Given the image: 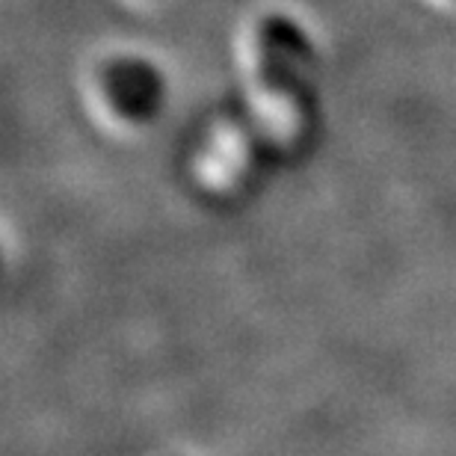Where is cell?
I'll return each instance as SVG.
<instances>
[{
    "instance_id": "1",
    "label": "cell",
    "mask_w": 456,
    "mask_h": 456,
    "mask_svg": "<svg viewBox=\"0 0 456 456\" xmlns=\"http://www.w3.org/2000/svg\"><path fill=\"white\" fill-rule=\"evenodd\" d=\"M93 95L98 107L118 125H154L169 107V75L151 53L113 51L93 71Z\"/></svg>"
},
{
    "instance_id": "2",
    "label": "cell",
    "mask_w": 456,
    "mask_h": 456,
    "mask_svg": "<svg viewBox=\"0 0 456 456\" xmlns=\"http://www.w3.org/2000/svg\"><path fill=\"white\" fill-rule=\"evenodd\" d=\"M125 4H131V6H142V9H149V6H163V4H169V0H125Z\"/></svg>"
},
{
    "instance_id": "3",
    "label": "cell",
    "mask_w": 456,
    "mask_h": 456,
    "mask_svg": "<svg viewBox=\"0 0 456 456\" xmlns=\"http://www.w3.org/2000/svg\"><path fill=\"white\" fill-rule=\"evenodd\" d=\"M427 4L439 6V9H448V12H456V0H427Z\"/></svg>"
}]
</instances>
